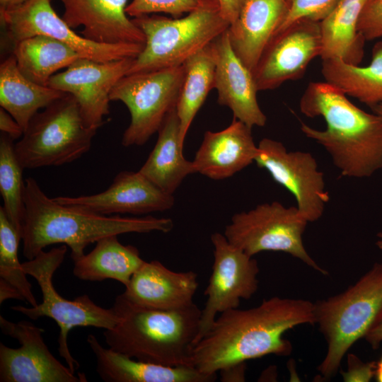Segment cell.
<instances>
[{
	"mask_svg": "<svg viewBox=\"0 0 382 382\" xmlns=\"http://www.w3.org/2000/svg\"><path fill=\"white\" fill-rule=\"evenodd\" d=\"M24 169L14 149L13 140L1 133L0 137V192L3 209L11 223L21 236L25 216Z\"/></svg>",
	"mask_w": 382,
	"mask_h": 382,
	"instance_id": "31",
	"label": "cell"
},
{
	"mask_svg": "<svg viewBox=\"0 0 382 382\" xmlns=\"http://www.w3.org/2000/svg\"><path fill=\"white\" fill-rule=\"evenodd\" d=\"M211 241L214 262L195 343L208 332L217 315L238 308L241 300L250 299L258 289L257 260L232 245L224 234L214 233Z\"/></svg>",
	"mask_w": 382,
	"mask_h": 382,
	"instance_id": "12",
	"label": "cell"
},
{
	"mask_svg": "<svg viewBox=\"0 0 382 382\" xmlns=\"http://www.w3.org/2000/svg\"><path fill=\"white\" fill-rule=\"evenodd\" d=\"M213 4L217 5L214 0H132L127 5L126 13L133 18L158 13L179 18Z\"/></svg>",
	"mask_w": 382,
	"mask_h": 382,
	"instance_id": "33",
	"label": "cell"
},
{
	"mask_svg": "<svg viewBox=\"0 0 382 382\" xmlns=\"http://www.w3.org/2000/svg\"><path fill=\"white\" fill-rule=\"evenodd\" d=\"M221 16L229 25L237 18L245 0H214Z\"/></svg>",
	"mask_w": 382,
	"mask_h": 382,
	"instance_id": "38",
	"label": "cell"
},
{
	"mask_svg": "<svg viewBox=\"0 0 382 382\" xmlns=\"http://www.w3.org/2000/svg\"><path fill=\"white\" fill-rule=\"evenodd\" d=\"M21 236L0 207V278L14 286L31 306L38 303L18 257Z\"/></svg>",
	"mask_w": 382,
	"mask_h": 382,
	"instance_id": "32",
	"label": "cell"
},
{
	"mask_svg": "<svg viewBox=\"0 0 382 382\" xmlns=\"http://www.w3.org/2000/svg\"><path fill=\"white\" fill-rule=\"evenodd\" d=\"M308 117L320 116L323 130L301 122L306 137L323 146L342 175L367 178L382 168V117L364 111L339 88L327 81L310 82L299 102Z\"/></svg>",
	"mask_w": 382,
	"mask_h": 382,
	"instance_id": "2",
	"label": "cell"
},
{
	"mask_svg": "<svg viewBox=\"0 0 382 382\" xmlns=\"http://www.w3.org/2000/svg\"><path fill=\"white\" fill-rule=\"evenodd\" d=\"M251 129L233 118L231 125L221 131H207L192 161L195 172L219 180L233 175L255 162L257 146Z\"/></svg>",
	"mask_w": 382,
	"mask_h": 382,
	"instance_id": "21",
	"label": "cell"
},
{
	"mask_svg": "<svg viewBox=\"0 0 382 382\" xmlns=\"http://www.w3.org/2000/svg\"><path fill=\"white\" fill-rule=\"evenodd\" d=\"M66 94L29 80L18 69L13 54L1 63L0 105L23 131L37 112Z\"/></svg>",
	"mask_w": 382,
	"mask_h": 382,
	"instance_id": "26",
	"label": "cell"
},
{
	"mask_svg": "<svg viewBox=\"0 0 382 382\" xmlns=\"http://www.w3.org/2000/svg\"><path fill=\"white\" fill-rule=\"evenodd\" d=\"M63 20L71 28L83 27L85 38L103 44L144 45L142 30L128 18V0H59Z\"/></svg>",
	"mask_w": 382,
	"mask_h": 382,
	"instance_id": "19",
	"label": "cell"
},
{
	"mask_svg": "<svg viewBox=\"0 0 382 382\" xmlns=\"http://www.w3.org/2000/svg\"><path fill=\"white\" fill-rule=\"evenodd\" d=\"M53 199L63 205L106 216L163 212L175 204L173 194L161 189L139 171L119 173L108 189L95 195Z\"/></svg>",
	"mask_w": 382,
	"mask_h": 382,
	"instance_id": "17",
	"label": "cell"
},
{
	"mask_svg": "<svg viewBox=\"0 0 382 382\" xmlns=\"http://www.w3.org/2000/svg\"><path fill=\"white\" fill-rule=\"evenodd\" d=\"M255 162L295 197L297 208L308 222L319 219L329 201L323 173L311 154L288 151L278 141L264 138L257 145Z\"/></svg>",
	"mask_w": 382,
	"mask_h": 382,
	"instance_id": "14",
	"label": "cell"
},
{
	"mask_svg": "<svg viewBox=\"0 0 382 382\" xmlns=\"http://www.w3.org/2000/svg\"><path fill=\"white\" fill-rule=\"evenodd\" d=\"M314 303L316 323L327 342L318 367L324 378L335 375L349 349L364 337L382 309V263H376L345 291Z\"/></svg>",
	"mask_w": 382,
	"mask_h": 382,
	"instance_id": "5",
	"label": "cell"
},
{
	"mask_svg": "<svg viewBox=\"0 0 382 382\" xmlns=\"http://www.w3.org/2000/svg\"><path fill=\"white\" fill-rule=\"evenodd\" d=\"M377 236L378 240L376 241V245L380 249H382V232L378 233Z\"/></svg>",
	"mask_w": 382,
	"mask_h": 382,
	"instance_id": "45",
	"label": "cell"
},
{
	"mask_svg": "<svg viewBox=\"0 0 382 382\" xmlns=\"http://www.w3.org/2000/svg\"><path fill=\"white\" fill-rule=\"evenodd\" d=\"M286 13V0H245L228 28L233 50L253 71Z\"/></svg>",
	"mask_w": 382,
	"mask_h": 382,
	"instance_id": "22",
	"label": "cell"
},
{
	"mask_svg": "<svg viewBox=\"0 0 382 382\" xmlns=\"http://www.w3.org/2000/svg\"><path fill=\"white\" fill-rule=\"evenodd\" d=\"M369 0H341L320 22L322 60L339 59L359 65L364 54V36L358 30L361 13Z\"/></svg>",
	"mask_w": 382,
	"mask_h": 382,
	"instance_id": "25",
	"label": "cell"
},
{
	"mask_svg": "<svg viewBox=\"0 0 382 382\" xmlns=\"http://www.w3.org/2000/svg\"><path fill=\"white\" fill-rule=\"evenodd\" d=\"M364 338L372 348L377 349L380 346L382 342V309Z\"/></svg>",
	"mask_w": 382,
	"mask_h": 382,
	"instance_id": "40",
	"label": "cell"
},
{
	"mask_svg": "<svg viewBox=\"0 0 382 382\" xmlns=\"http://www.w3.org/2000/svg\"><path fill=\"white\" fill-rule=\"evenodd\" d=\"M12 54L20 71L29 80L42 86H48L58 71L67 68L81 57L66 44L41 35L13 44Z\"/></svg>",
	"mask_w": 382,
	"mask_h": 382,
	"instance_id": "28",
	"label": "cell"
},
{
	"mask_svg": "<svg viewBox=\"0 0 382 382\" xmlns=\"http://www.w3.org/2000/svg\"><path fill=\"white\" fill-rule=\"evenodd\" d=\"M112 308L120 319L103 332L110 348L143 361L193 367L192 350L202 314L195 303L179 309H153L137 305L121 294Z\"/></svg>",
	"mask_w": 382,
	"mask_h": 382,
	"instance_id": "4",
	"label": "cell"
},
{
	"mask_svg": "<svg viewBox=\"0 0 382 382\" xmlns=\"http://www.w3.org/2000/svg\"><path fill=\"white\" fill-rule=\"evenodd\" d=\"M134 59L97 62L80 57L52 76L48 86L73 96L85 124L98 129L110 113V93L127 75Z\"/></svg>",
	"mask_w": 382,
	"mask_h": 382,
	"instance_id": "16",
	"label": "cell"
},
{
	"mask_svg": "<svg viewBox=\"0 0 382 382\" xmlns=\"http://www.w3.org/2000/svg\"><path fill=\"white\" fill-rule=\"evenodd\" d=\"M369 1H371V0H369Z\"/></svg>",
	"mask_w": 382,
	"mask_h": 382,
	"instance_id": "46",
	"label": "cell"
},
{
	"mask_svg": "<svg viewBox=\"0 0 382 382\" xmlns=\"http://www.w3.org/2000/svg\"><path fill=\"white\" fill-rule=\"evenodd\" d=\"M4 335L16 339L21 346L11 348L0 343L1 382H86L59 362L44 342V330L30 322L13 323L0 316Z\"/></svg>",
	"mask_w": 382,
	"mask_h": 382,
	"instance_id": "13",
	"label": "cell"
},
{
	"mask_svg": "<svg viewBox=\"0 0 382 382\" xmlns=\"http://www.w3.org/2000/svg\"><path fill=\"white\" fill-rule=\"evenodd\" d=\"M321 50L319 22L301 20L277 33L252 71L257 91L275 89L301 78Z\"/></svg>",
	"mask_w": 382,
	"mask_h": 382,
	"instance_id": "15",
	"label": "cell"
},
{
	"mask_svg": "<svg viewBox=\"0 0 382 382\" xmlns=\"http://www.w3.org/2000/svg\"><path fill=\"white\" fill-rule=\"evenodd\" d=\"M73 261V274L78 279L91 282L110 279L126 286L145 260L136 247L122 245L117 236L112 235L98 240L90 253Z\"/></svg>",
	"mask_w": 382,
	"mask_h": 382,
	"instance_id": "27",
	"label": "cell"
},
{
	"mask_svg": "<svg viewBox=\"0 0 382 382\" xmlns=\"http://www.w3.org/2000/svg\"><path fill=\"white\" fill-rule=\"evenodd\" d=\"M321 74L325 81L369 107L382 103V41L373 47L368 66L329 59L322 60Z\"/></svg>",
	"mask_w": 382,
	"mask_h": 382,
	"instance_id": "29",
	"label": "cell"
},
{
	"mask_svg": "<svg viewBox=\"0 0 382 382\" xmlns=\"http://www.w3.org/2000/svg\"><path fill=\"white\" fill-rule=\"evenodd\" d=\"M1 21L13 44L35 36L46 35L74 50L81 57L97 62H110L135 58L142 50V44L98 43L76 34L51 5L50 0H28L21 5L0 11Z\"/></svg>",
	"mask_w": 382,
	"mask_h": 382,
	"instance_id": "11",
	"label": "cell"
},
{
	"mask_svg": "<svg viewBox=\"0 0 382 382\" xmlns=\"http://www.w3.org/2000/svg\"><path fill=\"white\" fill-rule=\"evenodd\" d=\"M157 141L139 172L165 192L173 194L183 180L195 173L192 161L183 156L176 108L165 118Z\"/></svg>",
	"mask_w": 382,
	"mask_h": 382,
	"instance_id": "24",
	"label": "cell"
},
{
	"mask_svg": "<svg viewBox=\"0 0 382 382\" xmlns=\"http://www.w3.org/2000/svg\"><path fill=\"white\" fill-rule=\"evenodd\" d=\"M66 252L67 245L62 244L49 251L42 250L33 259L22 263L25 273L37 281L42 292V301L35 306H14L11 309L32 320L41 317L53 319L59 328V354L71 371L75 372L79 364L72 357L68 347L69 331L78 326L110 330L118 323L120 318L112 308L107 309L100 307L87 294L68 300L56 291L52 282L53 275L63 262Z\"/></svg>",
	"mask_w": 382,
	"mask_h": 382,
	"instance_id": "8",
	"label": "cell"
},
{
	"mask_svg": "<svg viewBox=\"0 0 382 382\" xmlns=\"http://www.w3.org/2000/svg\"><path fill=\"white\" fill-rule=\"evenodd\" d=\"M97 130L85 124L77 101L66 93L34 115L14 149L23 169L58 166L87 153Z\"/></svg>",
	"mask_w": 382,
	"mask_h": 382,
	"instance_id": "7",
	"label": "cell"
},
{
	"mask_svg": "<svg viewBox=\"0 0 382 382\" xmlns=\"http://www.w3.org/2000/svg\"><path fill=\"white\" fill-rule=\"evenodd\" d=\"M316 324L314 303L274 296L254 308L230 309L219 314L192 350V364L199 372L215 375L226 366L269 354L288 356L286 331Z\"/></svg>",
	"mask_w": 382,
	"mask_h": 382,
	"instance_id": "1",
	"label": "cell"
},
{
	"mask_svg": "<svg viewBox=\"0 0 382 382\" xmlns=\"http://www.w3.org/2000/svg\"><path fill=\"white\" fill-rule=\"evenodd\" d=\"M10 299L25 301L23 296L14 286L0 278V303Z\"/></svg>",
	"mask_w": 382,
	"mask_h": 382,
	"instance_id": "41",
	"label": "cell"
},
{
	"mask_svg": "<svg viewBox=\"0 0 382 382\" xmlns=\"http://www.w3.org/2000/svg\"><path fill=\"white\" fill-rule=\"evenodd\" d=\"M376 379L379 382H382V357L381 359L376 362Z\"/></svg>",
	"mask_w": 382,
	"mask_h": 382,
	"instance_id": "43",
	"label": "cell"
},
{
	"mask_svg": "<svg viewBox=\"0 0 382 382\" xmlns=\"http://www.w3.org/2000/svg\"><path fill=\"white\" fill-rule=\"evenodd\" d=\"M307 223L297 207H286L273 202L235 214L224 234L232 245L250 256L262 251L284 252L327 275L328 272L315 262L303 244Z\"/></svg>",
	"mask_w": 382,
	"mask_h": 382,
	"instance_id": "10",
	"label": "cell"
},
{
	"mask_svg": "<svg viewBox=\"0 0 382 382\" xmlns=\"http://www.w3.org/2000/svg\"><path fill=\"white\" fill-rule=\"evenodd\" d=\"M96 358L99 376L108 382H214L217 374H202L192 366H170L140 361L104 347L90 334L86 340Z\"/></svg>",
	"mask_w": 382,
	"mask_h": 382,
	"instance_id": "23",
	"label": "cell"
},
{
	"mask_svg": "<svg viewBox=\"0 0 382 382\" xmlns=\"http://www.w3.org/2000/svg\"><path fill=\"white\" fill-rule=\"evenodd\" d=\"M28 0H0V11H6L16 8Z\"/></svg>",
	"mask_w": 382,
	"mask_h": 382,
	"instance_id": "42",
	"label": "cell"
},
{
	"mask_svg": "<svg viewBox=\"0 0 382 382\" xmlns=\"http://www.w3.org/2000/svg\"><path fill=\"white\" fill-rule=\"evenodd\" d=\"M372 111L382 117V103L370 107Z\"/></svg>",
	"mask_w": 382,
	"mask_h": 382,
	"instance_id": "44",
	"label": "cell"
},
{
	"mask_svg": "<svg viewBox=\"0 0 382 382\" xmlns=\"http://www.w3.org/2000/svg\"><path fill=\"white\" fill-rule=\"evenodd\" d=\"M185 76L184 64L123 76L112 90L111 101L123 103L131 120L123 146H141L158 132L178 103Z\"/></svg>",
	"mask_w": 382,
	"mask_h": 382,
	"instance_id": "9",
	"label": "cell"
},
{
	"mask_svg": "<svg viewBox=\"0 0 382 382\" xmlns=\"http://www.w3.org/2000/svg\"><path fill=\"white\" fill-rule=\"evenodd\" d=\"M358 30L366 40L382 37V0L366 4L359 19Z\"/></svg>",
	"mask_w": 382,
	"mask_h": 382,
	"instance_id": "35",
	"label": "cell"
},
{
	"mask_svg": "<svg viewBox=\"0 0 382 382\" xmlns=\"http://www.w3.org/2000/svg\"><path fill=\"white\" fill-rule=\"evenodd\" d=\"M227 30L214 40L216 50L214 88L217 91V102L231 109L233 118L250 128L263 127L267 117L257 103L258 91L253 73L233 50Z\"/></svg>",
	"mask_w": 382,
	"mask_h": 382,
	"instance_id": "18",
	"label": "cell"
},
{
	"mask_svg": "<svg viewBox=\"0 0 382 382\" xmlns=\"http://www.w3.org/2000/svg\"><path fill=\"white\" fill-rule=\"evenodd\" d=\"M245 370L246 362L236 363L226 366L219 371L220 375V381L222 382L245 381Z\"/></svg>",
	"mask_w": 382,
	"mask_h": 382,
	"instance_id": "39",
	"label": "cell"
},
{
	"mask_svg": "<svg viewBox=\"0 0 382 382\" xmlns=\"http://www.w3.org/2000/svg\"><path fill=\"white\" fill-rule=\"evenodd\" d=\"M132 21L144 33L145 42L127 75L182 65L230 25L216 4L182 18L149 14L134 17Z\"/></svg>",
	"mask_w": 382,
	"mask_h": 382,
	"instance_id": "6",
	"label": "cell"
},
{
	"mask_svg": "<svg viewBox=\"0 0 382 382\" xmlns=\"http://www.w3.org/2000/svg\"><path fill=\"white\" fill-rule=\"evenodd\" d=\"M183 64L185 76L176 112L180 122V139L184 144L195 115L214 88L216 69L214 41Z\"/></svg>",
	"mask_w": 382,
	"mask_h": 382,
	"instance_id": "30",
	"label": "cell"
},
{
	"mask_svg": "<svg viewBox=\"0 0 382 382\" xmlns=\"http://www.w3.org/2000/svg\"><path fill=\"white\" fill-rule=\"evenodd\" d=\"M348 369L342 374L345 381H369L376 374V362H363L357 356L349 354Z\"/></svg>",
	"mask_w": 382,
	"mask_h": 382,
	"instance_id": "36",
	"label": "cell"
},
{
	"mask_svg": "<svg viewBox=\"0 0 382 382\" xmlns=\"http://www.w3.org/2000/svg\"><path fill=\"white\" fill-rule=\"evenodd\" d=\"M341 0H286V13L277 33L301 20L320 22ZM275 33V34H276Z\"/></svg>",
	"mask_w": 382,
	"mask_h": 382,
	"instance_id": "34",
	"label": "cell"
},
{
	"mask_svg": "<svg viewBox=\"0 0 382 382\" xmlns=\"http://www.w3.org/2000/svg\"><path fill=\"white\" fill-rule=\"evenodd\" d=\"M25 183L21 241L27 260L57 243L66 245L74 260L84 254L88 245L106 236L152 231L166 233L174 226L170 218L106 216L63 205L49 197L33 178H26Z\"/></svg>",
	"mask_w": 382,
	"mask_h": 382,
	"instance_id": "3",
	"label": "cell"
},
{
	"mask_svg": "<svg viewBox=\"0 0 382 382\" xmlns=\"http://www.w3.org/2000/svg\"><path fill=\"white\" fill-rule=\"evenodd\" d=\"M198 286V276L193 271L175 272L158 260L144 261L122 294L142 307L174 310L194 303Z\"/></svg>",
	"mask_w": 382,
	"mask_h": 382,
	"instance_id": "20",
	"label": "cell"
},
{
	"mask_svg": "<svg viewBox=\"0 0 382 382\" xmlns=\"http://www.w3.org/2000/svg\"><path fill=\"white\" fill-rule=\"evenodd\" d=\"M0 129L13 140L21 138L23 129L17 121L4 109H0Z\"/></svg>",
	"mask_w": 382,
	"mask_h": 382,
	"instance_id": "37",
	"label": "cell"
}]
</instances>
